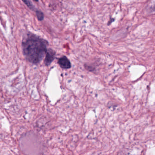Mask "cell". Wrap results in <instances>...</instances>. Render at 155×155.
Returning a JSON list of instances; mask_svg holds the SVG:
<instances>
[{"instance_id":"obj_5","label":"cell","mask_w":155,"mask_h":155,"mask_svg":"<svg viewBox=\"0 0 155 155\" xmlns=\"http://www.w3.org/2000/svg\"><path fill=\"white\" fill-rule=\"evenodd\" d=\"M36 17L37 19L40 21H42L44 18V15L43 13L41 11L39 10H36Z\"/></svg>"},{"instance_id":"obj_2","label":"cell","mask_w":155,"mask_h":155,"mask_svg":"<svg viewBox=\"0 0 155 155\" xmlns=\"http://www.w3.org/2000/svg\"><path fill=\"white\" fill-rule=\"evenodd\" d=\"M56 56V52L52 49H48L47 50L46 53V57H45L44 63L45 65H49L54 60Z\"/></svg>"},{"instance_id":"obj_3","label":"cell","mask_w":155,"mask_h":155,"mask_svg":"<svg viewBox=\"0 0 155 155\" xmlns=\"http://www.w3.org/2000/svg\"><path fill=\"white\" fill-rule=\"evenodd\" d=\"M58 63L61 68L65 69H70L71 66L70 61L65 56L60 58L58 60Z\"/></svg>"},{"instance_id":"obj_1","label":"cell","mask_w":155,"mask_h":155,"mask_svg":"<svg viewBox=\"0 0 155 155\" xmlns=\"http://www.w3.org/2000/svg\"><path fill=\"white\" fill-rule=\"evenodd\" d=\"M48 41L33 33H29L22 42L23 53L30 63H40L46 55Z\"/></svg>"},{"instance_id":"obj_6","label":"cell","mask_w":155,"mask_h":155,"mask_svg":"<svg viewBox=\"0 0 155 155\" xmlns=\"http://www.w3.org/2000/svg\"><path fill=\"white\" fill-rule=\"evenodd\" d=\"M33 1H36V2H38V0H33Z\"/></svg>"},{"instance_id":"obj_4","label":"cell","mask_w":155,"mask_h":155,"mask_svg":"<svg viewBox=\"0 0 155 155\" xmlns=\"http://www.w3.org/2000/svg\"><path fill=\"white\" fill-rule=\"evenodd\" d=\"M22 1L26 6H28V7L31 10H32V11H34L35 10L34 6L32 5V3L30 0H22Z\"/></svg>"}]
</instances>
